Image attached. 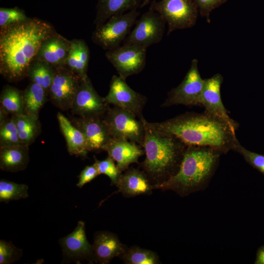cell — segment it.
I'll return each mask as SVG.
<instances>
[{
  "label": "cell",
  "instance_id": "cell-1",
  "mask_svg": "<svg viewBox=\"0 0 264 264\" xmlns=\"http://www.w3.org/2000/svg\"><path fill=\"white\" fill-rule=\"evenodd\" d=\"M54 32L49 23L36 18L0 28V74L10 82L27 76L42 43Z\"/></svg>",
  "mask_w": 264,
  "mask_h": 264
},
{
  "label": "cell",
  "instance_id": "cell-2",
  "mask_svg": "<svg viewBox=\"0 0 264 264\" xmlns=\"http://www.w3.org/2000/svg\"><path fill=\"white\" fill-rule=\"evenodd\" d=\"M153 124L176 136L187 146L207 147L226 153L234 151L240 144L236 135L238 126L205 111L187 112Z\"/></svg>",
  "mask_w": 264,
  "mask_h": 264
},
{
  "label": "cell",
  "instance_id": "cell-3",
  "mask_svg": "<svg viewBox=\"0 0 264 264\" xmlns=\"http://www.w3.org/2000/svg\"><path fill=\"white\" fill-rule=\"evenodd\" d=\"M144 128L142 147L146 154L142 171L154 186L159 185L178 170L187 145L176 136L142 118Z\"/></svg>",
  "mask_w": 264,
  "mask_h": 264
},
{
  "label": "cell",
  "instance_id": "cell-4",
  "mask_svg": "<svg viewBox=\"0 0 264 264\" xmlns=\"http://www.w3.org/2000/svg\"><path fill=\"white\" fill-rule=\"evenodd\" d=\"M221 154L210 147L187 146L177 172L154 189L172 190L181 196L195 191L211 177Z\"/></svg>",
  "mask_w": 264,
  "mask_h": 264
},
{
  "label": "cell",
  "instance_id": "cell-5",
  "mask_svg": "<svg viewBox=\"0 0 264 264\" xmlns=\"http://www.w3.org/2000/svg\"><path fill=\"white\" fill-rule=\"evenodd\" d=\"M139 15V12L135 9L111 17L96 27L92 35V41L108 51L119 46L130 33Z\"/></svg>",
  "mask_w": 264,
  "mask_h": 264
},
{
  "label": "cell",
  "instance_id": "cell-6",
  "mask_svg": "<svg viewBox=\"0 0 264 264\" xmlns=\"http://www.w3.org/2000/svg\"><path fill=\"white\" fill-rule=\"evenodd\" d=\"M152 9L157 12L167 24L168 35L177 29L193 26L198 9L193 0H160L154 2Z\"/></svg>",
  "mask_w": 264,
  "mask_h": 264
},
{
  "label": "cell",
  "instance_id": "cell-7",
  "mask_svg": "<svg viewBox=\"0 0 264 264\" xmlns=\"http://www.w3.org/2000/svg\"><path fill=\"white\" fill-rule=\"evenodd\" d=\"M142 118L116 106L109 107L104 116L111 137L125 139L141 146L144 136Z\"/></svg>",
  "mask_w": 264,
  "mask_h": 264
},
{
  "label": "cell",
  "instance_id": "cell-8",
  "mask_svg": "<svg viewBox=\"0 0 264 264\" xmlns=\"http://www.w3.org/2000/svg\"><path fill=\"white\" fill-rule=\"evenodd\" d=\"M166 23L157 12L150 9L137 20L134 28L123 44H134L147 48L158 44L163 38Z\"/></svg>",
  "mask_w": 264,
  "mask_h": 264
},
{
  "label": "cell",
  "instance_id": "cell-9",
  "mask_svg": "<svg viewBox=\"0 0 264 264\" xmlns=\"http://www.w3.org/2000/svg\"><path fill=\"white\" fill-rule=\"evenodd\" d=\"M48 90L52 103L62 110H71L82 78L66 66L54 68Z\"/></svg>",
  "mask_w": 264,
  "mask_h": 264
},
{
  "label": "cell",
  "instance_id": "cell-10",
  "mask_svg": "<svg viewBox=\"0 0 264 264\" xmlns=\"http://www.w3.org/2000/svg\"><path fill=\"white\" fill-rule=\"evenodd\" d=\"M198 61L192 60L191 66L182 82L168 94L162 107L175 105H200L204 79L198 69Z\"/></svg>",
  "mask_w": 264,
  "mask_h": 264
},
{
  "label": "cell",
  "instance_id": "cell-11",
  "mask_svg": "<svg viewBox=\"0 0 264 264\" xmlns=\"http://www.w3.org/2000/svg\"><path fill=\"white\" fill-rule=\"evenodd\" d=\"M147 48L134 45L122 44L105 54L119 76L126 79L140 72L144 68Z\"/></svg>",
  "mask_w": 264,
  "mask_h": 264
},
{
  "label": "cell",
  "instance_id": "cell-12",
  "mask_svg": "<svg viewBox=\"0 0 264 264\" xmlns=\"http://www.w3.org/2000/svg\"><path fill=\"white\" fill-rule=\"evenodd\" d=\"M105 99L109 105L125 110L140 119L143 117L142 110L147 101L146 97L133 90L125 79L119 76L112 77L110 90Z\"/></svg>",
  "mask_w": 264,
  "mask_h": 264
},
{
  "label": "cell",
  "instance_id": "cell-13",
  "mask_svg": "<svg viewBox=\"0 0 264 264\" xmlns=\"http://www.w3.org/2000/svg\"><path fill=\"white\" fill-rule=\"evenodd\" d=\"M109 105L96 91L88 76L82 79L71 109L80 117H104Z\"/></svg>",
  "mask_w": 264,
  "mask_h": 264
},
{
  "label": "cell",
  "instance_id": "cell-14",
  "mask_svg": "<svg viewBox=\"0 0 264 264\" xmlns=\"http://www.w3.org/2000/svg\"><path fill=\"white\" fill-rule=\"evenodd\" d=\"M59 243L65 258L76 262L84 260L94 262L92 245L87 238L85 222L79 221L74 230L60 239Z\"/></svg>",
  "mask_w": 264,
  "mask_h": 264
},
{
  "label": "cell",
  "instance_id": "cell-15",
  "mask_svg": "<svg viewBox=\"0 0 264 264\" xmlns=\"http://www.w3.org/2000/svg\"><path fill=\"white\" fill-rule=\"evenodd\" d=\"M222 82L223 77L220 73L204 79L200 105L204 107L205 111L238 126V124L229 117L222 103L220 95V87Z\"/></svg>",
  "mask_w": 264,
  "mask_h": 264
},
{
  "label": "cell",
  "instance_id": "cell-16",
  "mask_svg": "<svg viewBox=\"0 0 264 264\" xmlns=\"http://www.w3.org/2000/svg\"><path fill=\"white\" fill-rule=\"evenodd\" d=\"M70 121L85 136L90 152L103 150L111 138L104 117H78Z\"/></svg>",
  "mask_w": 264,
  "mask_h": 264
},
{
  "label": "cell",
  "instance_id": "cell-17",
  "mask_svg": "<svg viewBox=\"0 0 264 264\" xmlns=\"http://www.w3.org/2000/svg\"><path fill=\"white\" fill-rule=\"evenodd\" d=\"M94 262L107 264L113 258L121 257L128 247L111 232L100 231L95 233L92 244Z\"/></svg>",
  "mask_w": 264,
  "mask_h": 264
},
{
  "label": "cell",
  "instance_id": "cell-18",
  "mask_svg": "<svg viewBox=\"0 0 264 264\" xmlns=\"http://www.w3.org/2000/svg\"><path fill=\"white\" fill-rule=\"evenodd\" d=\"M70 41L54 32L42 43L34 59L45 62L54 68L66 66Z\"/></svg>",
  "mask_w": 264,
  "mask_h": 264
},
{
  "label": "cell",
  "instance_id": "cell-19",
  "mask_svg": "<svg viewBox=\"0 0 264 264\" xmlns=\"http://www.w3.org/2000/svg\"><path fill=\"white\" fill-rule=\"evenodd\" d=\"M106 151L115 161L122 173L129 168L130 164L137 163L139 158L144 154L139 145L130 141L111 137L104 146Z\"/></svg>",
  "mask_w": 264,
  "mask_h": 264
},
{
  "label": "cell",
  "instance_id": "cell-20",
  "mask_svg": "<svg viewBox=\"0 0 264 264\" xmlns=\"http://www.w3.org/2000/svg\"><path fill=\"white\" fill-rule=\"evenodd\" d=\"M115 186L119 192L128 198L150 195L154 189L145 173L134 168H128L121 173Z\"/></svg>",
  "mask_w": 264,
  "mask_h": 264
},
{
  "label": "cell",
  "instance_id": "cell-21",
  "mask_svg": "<svg viewBox=\"0 0 264 264\" xmlns=\"http://www.w3.org/2000/svg\"><path fill=\"white\" fill-rule=\"evenodd\" d=\"M57 117L66 139L68 153L71 155L86 156L90 150L83 133L61 112L58 113Z\"/></svg>",
  "mask_w": 264,
  "mask_h": 264
},
{
  "label": "cell",
  "instance_id": "cell-22",
  "mask_svg": "<svg viewBox=\"0 0 264 264\" xmlns=\"http://www.w3.org/2000/svg\"><path fill=\"white\" fill-rule=\"evenodd\" d=\"M28 145L0 147V168L10 172H17L25 169L29 162Z\"/></svg>",
  "mask_w": 264,
  "mask_h": 264
},
{
  "label": "cell",
  "instance_id": "cell-23",
  "mask_svg": "<svg viewBox=\"0 0 264 264\" xmlns=\"http://www.w3.org/2000/svg\"><path fill=\"white\" fill-rule=\"evenodd\" d=\"M141 2L142 0H98L94 21L96 27L113 16L136 9Z\"/></svg>",
  "mask_w": 264,
  "mask_h": 264
},
{
  "label": "cell",
  "instance_id": "cell-24",
  "mask_svg": "<svg viewBox=\"0 0 264 264\" xmlns=\"http://www.w3.org/2000/svg\"><path fill=\"white\" fill-rule=\"evenodd\" d=\"M89 59V50L85 41L74 39L70 41V48L65 66L77 73L82 79L87 74Z\"/></svg>",
  "mask_w": 264,
  "mask_h": 264
},
{
  "label": "cell",
  "instance_id": "cell-25",
  "mask_svg": "<svg viewBox=\"0 0 264 264\" xmlns=\"http://www.w3.org/2000/svg\"><path fill=\"white\" fill-rule=\"evenodd\" d=\"M22 144H32L40 132L38 116L25 113L13 115Z\"/></svg>",
  "mask_w": 264,
  "mask_h": 264
},
{
  "label": "cell",
  "instance_id": "cell-26",
  "mask_svg": "<svg viewBox=\"0 0 264 264\" xmlns=\"http://www.w3.org/2000/svg\"><path fill=\"white\" fill-rule=\"evenodd\" d=\"M48 91L31 82L22 92L24 113L38 116L46 102Z\"/></svg>",
  "mask_w": 264,
  "mask_h": 264
},
{
  "label": "cell",
  "instance_id": "cell-27",
  "mask_svg": "<svg viewBox=\"0 0 264 264\" xmlns=\"http://www.w3.org/2000/svg\"><path fill=\"white\" fill-rule=\"evenodd\" d=\"M54 68L47 63L34 59L28 67L27 76L32 82L48 91L54 78Z\"/></svg>",
  "mask_w": 264,
  "mask_h": 264
},
{
  "label": "cell",
  "instance_id": "cell-28",
  "mask_svg": "<svg viewBox=\"0 0 264 264\" xmlns=\"http://www.w3.org/2000/svg\"><path fill=\"white\" fill-rule=\"evenodd\" d=\"M0 110L13 115L24 113L22 92L17 88L7 86L0 97Z\"/></svg>",
  "mask_w": 264,
  "mask_h": 264
},
{
  "label": "cell",
  "instance_id": "cell-29",
  "mask_svg": "<svg viewBox=\"0 0 264 264\" xmlns=\"http://www.w3.org/2000/svg\"><path fill=\"white\" fill-rule=\"evenodd\" d=\"M120 258L127 264H160L159 256L155 252L137 246L128 248Z\"/></svg>",
  "mask_w": 264,
  "mask_h": 264
},
{
  "label": "cell",
  "instance_id": "cell-30",
  "mask_svg": "<svg viewBox=\"0 0 264 264\" xmlns=\"http://www.w3.org/2000/svg\"><path fill=\"white\" fill-rule=\"evenodd\" d=\"M28 187L5 179L0 180V202L8 203L11 200H19L28 197Z\"/></svg>",
  "mask_w": 264,
  "mask_h": 264
},
{
  "label": "cell",
  "instance_id": "cell-31",
  "mask_svg": "<svg viewBox=\"0 0 264 264\" xmlns=\"http://www.w3.org/2000/svg\"><path fill=\"white\" fill-rule=\"evenodd\" d=\"M22 143L14 116L0 122V147L16 146Z\"/></svg>",
  "mask_w": 264,
  "mask_h": 264
},
{
  "label": "cell",
  "instance_id": "cell-32",
  "mask_svg": "<svg viewBox=\"0 0 264 264\" xmlns=\"http://www.w3.org/2000/svg\"><path fill=\"white\" fill-rule=\"evenodd\" d=\"M25 13L18 8L0 9V26L4 27L12 24L23 22L28 21Z\"/></svg>",
  "mask_w": 264,
  "mask_h": 264
},
{
  "label": "cell",
  "instance_id": "cell-33",
  "mask_svg": "<svg viewBox=\"0 0 264 264\" xmlns=\"http://www.w3.org/2000/svg\"><path fill=\"white\" fill-rule=\"evenodd\" d=\"M22 250L11 242L0 240V264H11L22 257Z\"/></svg>",
  "mask_w": 264,
  "mask_h": 264
},
{
  "label": "cell",
  "instance_id": "cell-34",
  "mask_svg": "<svg viewBox=\"0 0 264 264\" xmlns=\"http://www.w3.org/2000/svg\"><path fill=\"white\" fill-rule=\"evenodd\" d=\"M94 160L100 174L107 176L111 180V184L115 185L121 173L115 164L114 160L109 155L103 160L95 158Z\"/></svg>",
  "mask_w": 264,
  "mask_h": 264
},
{
  "label": "cell",
  "instance_id": "cell-35",
  "mask_svg": "<svg viewBox=\"0 0 264 264\" xmlns=\"http://www.w3.org/2000/svg\"><path fill=\"white\" fill-rule=\"evenodd\" d=\"M234 151L241 154L250 165L264 175V155L249 151L240 143L235 147Z\"/></svg>",
  "mask_w": 264,
  "mask_h": 264
},
{
  "label": "cell",
  "instance_id": "cell-36",
  "mask_svg": "<svg viewBox=\"0 0 264 264\" xmlns=\"http://www.w3.org/2000/svg\"><path fill=\"white\" fill-rule=\"evenodd\" d=\"M227 0H193L197 5L198 12L202 17L206 18L210 22L209 14L215 8L218 7Z\"/></svg>",
  "mask_w": 264,
  "mask_h": 264
},
{
  "label": "cell",
  "instance_id": "cell-37",
  "mask_svg": "<svg viewBox=\"0 0 264 264\" xmlns=\"http://www.w3.org/2000/svg\"><path fill=\"white\" fill-rule=\"evenodd\" d=\"M100 174L95 163L91 165L87 166L80 173L79 180L76 186L81 188L86 184L89 182Z\"/></svg>",
  "mask_w": 264,
  "mask_h": 264
},
{
  "label": "cell",
  "instance_id": "cell-38",
  "mask_svg": "<svg viewBox=\"0 0 264 264\" xmlns=\"http://www.w3.org/2000/svg\"><path fill=\"white\" fill-rule=\"evenodd\" d=\"M255 264H264V246L258 251Z\"/></svg>",
  "mask_w": 264,
  "mask_h": 264
},
{
  "label": "cell",
  "instance_id": "cell-39",
  "mask_svg": "<svg viewBox=\"0 0 264 264\" xmlns=\"http://www.w3.org/2000/svg\"><path fill=\"white\" fill-rule=\"evenodd\" d=\"M151 0H143L141 5V7H143V6H145L146 4H147ZM154 1V0H153Z\"/></svg>",
  "mask_w": 264,
  "mask_h": 264
}]
</instances>
